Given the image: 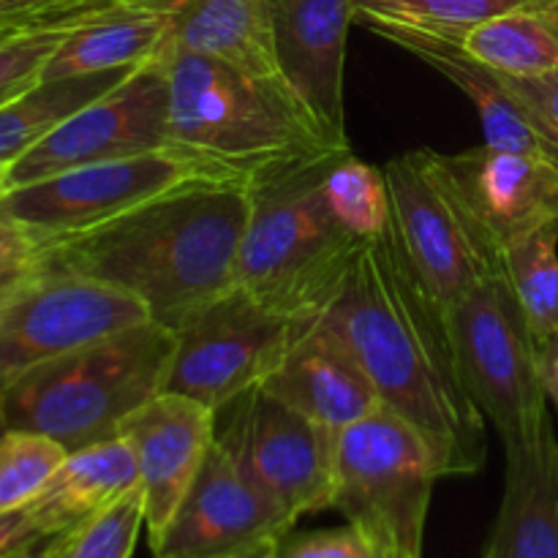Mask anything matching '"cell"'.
Returning <instances> with one entry per match:
<instances>
[{
  "mask_svg": "<svg viewBox=\"0 0 558 558\" xmlns=\"http://www.w3.org/2000/svg\"><path fill=\"white\" fill-rule=\"evenodd\" d=\"M319 319L354 354L381 403L425 436L441 477H469L483 469L485 414L461 379L447 314L392 223L360 245Z\"/></svg>",
  "mask_w": 558,
  "mask_h": 558,
  "instance_id": "6da1fadb",
  "label": "cell"
},
{
  "mask_svg": "<svg viewBox=\"0 0 558 558\" xmlns=\"http://www.w3.org/2000/svg\"><path fill=\"white\" fill-rule=\"evenodd\" d=\"M248 210V185H191L44 245L38 262L47 270L76 272L134 294L156 325L178 332L238 287Z\"/></svg>",
  "mask_w": 558,
  "mask_h": 558,
  "instance_id": "7a4b0ae2",
  "label": "cell"
},
{
  "mask_svg": "<svg viewBox=\"0 0 558 558\" xmlns=\"http://www.w3.org/2000/svg\"><path fill=\"white\" fill-rule=\"evenodd\" d=\"M174 145L210 158L240 183L316 158L336 145L287 80L243 74L221 60L163 44Z\"/></svg>",
  "mask_w": 558,
  "mask_h": 558,
  "instance_id": "3957f363",
  "label": "cell"
},
{
  "mask_svg": "<svg viewBox=\"0 0 558 558\" xmlns=\"http://www.w3.org/2000/svg\"><path fill=\"white\" fill-rule=\"evenodd\" d=\"M341 153L289 163L248 185L238 287L289 319L325 314L365 243L327 205L325 172Z\"/></svg>",
  "mask_w": 558,
  "mask_h": 558,
  "instance_id": "277c9868",
  "label": "cell"
},
{
  "mask_svg": "<svg viewBox=\"0 0 558 558\" xmlns=\"http://www.w3.org/2000/svg\"><path fill=\"white\" fill-rule=\"evenodd\" d=\"M174 330L142 322L104 341L36 365L0 390L9 430H27L74 452L120 436V425L163 392Z\"/></svg>",
  "mask_w": 558,
  "mask_h": 558,
  "instance_id": "5b68a950",
  "label": "cell"
},
{
  "mask_svg": "<svg viewBox=\"0 0 558 558\" xmlns=\"http://www.w3.org/2000/svg\"><path fill=\"white\" fill-rule=\"evenodd\" d=\"M439 477L425 436L398 412L379 407L336 436L332 510L374 548L423 558L425 518Z\"/></svg>",
  "mask_w": 558,
  "mask_h": 558,
  "instance_id": "8992f818",
  "label": "cell"
},
{
  "mask_svg": "<svg viewBox=\"0 0 558 558\" xmlns=\"http://www.w3.org/2000/svg\"><path fill=\"white\" fill-rule=\"evenodd\" d=\"M207 183L240 180L210 158L172 145L49 174L11 189L0 207L36 238L41 251L44 245L101 227L174 191Z\"/></svg>",
  "mask_w": 558,
  "mask_h": 558,
  "instance_id": "52a82bcc",
  "label": "cell"
},
{
  "mask_svg": "<svg viewBox=\"0 0 558 558\" xmlns=\"http://www.w3.org/2000/svg\"><path fill=\"white\" fill-rule=\"evenodd\" d=\"M447 325L463 385L505 447L537 439L550 425L543 349L505 270L474 289L447 316Z\"/></svg>",
  "mask_w": 558,
  "mask_h": 558,
  "instance_id": "ba28073f",
  "label": "cell"
},
{
  "mask_svg": "<svg viewBox=\"0 0 558 558\" xmlns=\"http://www.w3.org/2000/svg\"><path fill=\"white\" fill-rule=\"evenodd\" d=\"M381 174L392 229L428 292L450 316L474 289L505 270L501 248L463 202L441 153H401Z\"/></svg>",
  "mask_w": 558,
  "mask_h": 558,
  "instance_id": "9c48e42d",
  "label": "cell"
},
{
  "mask_svg": "<svg viewBox=\"0 0 558 558\" xmlns=\"http://www.w3.org/2000/svg\"><path fill=\"white\" fill-rule=\"evenodd\" d=\"M298 325L245 289H229L174 332L163 392L194 398L218 414L281 365Z\"/></svg>",
  "mask_w": 558,
  "mask_h": 558,
  "instance_id": "30bf717a",
  "label": "cell"
},
{
  "mask_svg": "<svg viewBox=\"0 0 558 558\" xmlns=\"http://www.w3.org/2000/svg\"><path fill=\"white\" fill-rule=\"evenodd\" d=\"M216 441L294 521L332 510L336 434L262 387L216 414Z\"/></svg>",
  "mask_w": 558,
  "mask_h": 558,
  "instance_id": "8fae6325",
  "label": "cell"
},
{
  "mask_svg": "<svg viewBox=\"0 0 558 558\" xmlns=\"http://www.w3.org/2000/svg\"><path fill=\"white\" fill-rule=\"evenodd\" d=\"M153 322L145 305L109 283L47 270L0 305V390L36 365Z\"/></svg>",
  "mask_w": 558,
  "mask_h": 558,
  "instance_id": "7c38bea8",
  "label": "cell"
},
{
  "mask_svg": "<svg viewBox=\"0 0 558 558\" xmlns=\"http://www.w3.org/2000/svg\"><path fill=\"white\" fill-rule=\"evenodd\" d=\"M172 145L167 71L156 54L11 163L9 185L20 189L65 169Z\"/></svg>",
  "mask_w": 558,
  "mask_h": 558,
  "instance_id": "4fadbf2b",
  "label": "cell"
},
{
  "mask_svg": "<svg viewBox=\"0 0 558 558\" xmlns=\"http://www.w3.org/2000/svg\"><path fill=\"white\" fill-rule=\"evenodd\" d=\"M294 523L298 521L251 483L227 450L213 441L194 485L150 550L156 558L272 554Z\"/></svg>",
  "mask_w": 558,
  "mask_h": 558,
  "instance_id": "5bb4252c",
  "label": "cell"
},
{
  "mask_svg": "<svg viewBox=\"0 0 558 558\" xmlns=\"http://www.w3.org/2000/svg\"><path fill=\"white\" fill-rule=\"evenodd\" d=\"M120 436L134 445L147 543L153 545L178 512L216 441V412L194 398L158 392L120 425Z\"/></svg>",
  "mask_w": 558,
  "mask_h": 558,
  "instance_id": "9a60e30c",
  "label": "cell"
},
{
  "mask_svg": "<svg viewBox=\"0 0 558 558\" xmlns=\"http://www.w3.org/2000/svg\"><path fill=\"white\" fill-rule=\"evenodd\" d=\"M447 174L501 251L526 234L558 227V163L480 145L441 153Z\"/></svg>",
  "mask_w": 558,
  "mask_h": 558,
  "instance_id": "2e32d148",
  "label": "cell"
},
{
  "mask_svg": "<svg viewBox=\"0 0 558 558\" xmlns=\"http://www.w3.org/2000/svg\"><path fill=\"white\" fill-rule=\"evenodd\" d=\"M278 65L336 145L349 147L343 63L352 0H267Z\"/></svg>",
  "mask_w": 558,
  "mask_h": 558,
  "instance_id": "e0dca14e",
  "label": "cell"
},
{
  "mask_svg": "<svg viewBox=\"0 0 558 558\" xmlns=\"http://www.w3.org/2000/svg\"><path fill=\"white\" fill-rule=\"evenodd\" d=\"M259 387L336 436L385 407L354 354L319 316L300 319L287 357Z\"/></svg>",
  "mask_w": 558,
  "mask_h": 558,
  "instance_id": "ac0fdd59",
  "label": "cell"
},
{
  "mask_svg": "<svg viewBox=\"0 0 558 558\" xmlns=\"http://www.w3.org/2000/svg\"><path fill=\"white\" fill-rule=\"evenodd\" d=\"M387 41L398 44L414 58L434 65L439 74L456 82L472 98L480 120H483L485 145L548 158V161L558 163V145L537 123V118L529 112L526 104L515 96L507 76L474 58L461 41L425 36V33H392V36H387Z\"/></svg>",
  "mask_w": 558,
  "mask_h": 558,
  "instance_id": "d6986e66",
  "label": "cell"
},
{
  "mask_svg": "<svg viewBox=\"0 0 558 558\" xmlns=\"http://www.w3.org/2000/svg\"><path fill=\"white\" fill-rule=\"evenodd\" d=\"M485 558H558V439L507 447L505 496Z\"/></svg>",
  "mask_w": 558,
  "mask_h": 558,
  "instance_id": "ffe728a7",
  "label": "cell"
},
{
  "mask_svg": "<svg viewBox=\"0 0 558 558\" xmlns=\"http://www.w3.org/2000/svg\"><path fill=\"white\" fill-rule=\"evenodd\" d=\"M167 47L221 60L262 80H287L267 0H178Z\"/></svg>",
  "mask_w": 558,
  "mask_h": 558,
  "instance_id": "44dd1931",
  "label": "cell"
},
{
  "mask_svg": "<svg viewBox=\"0 0 558 558\" xmlns=\"http://www.w3.org/2000/svg\"><path fill=\"white\" fill-rule=\"evenodd\" d=\"M134 488H140L134 445L125 436H114L69 452L27 507L49 539L107 510Z\"/></svg>",
  "mask_w": 558,
  "mask_h": 558,
  "instance_id": "7402d4cb",
  "label": "cell"
},
{
  "mask_svg": "<svg viewBox=\"0 0 558 558\" xmlns=\"http://www.w3.org/2000/svg\"><path fill=\"white\" fill-rule=\"evenodd\" d=\"M178 0H129L71 33L44 69V80L136 69L163 49Z\"/></svg>",
  "mask_w": 558,
  "mask_h": 558,
  "instance_id": "603a6c76",
  "label": "cell"
},
{
  "mask_svg": "<svg viewBox=\"0 0 558 558\" xmlns=\"http://www.w3.org/2000/svg\"><path fill=\"white\" fill-rule=\"evenodd\" d=\"M140 69V65H136ZM134 69L41 80L0 107V167H11L60 123L118 87Z\"/></svg>",
  "mask_w": 558,
  "mask_h": 558,
  "instance_id": "cb8c5ba5",
  "label": "cell"
},
{
  "mask_svg": "<svg viewBox=\"0 0 558 558\" xmlns=\"http://www.w3.org/2000/svg\"><path fill=\"white\" fill-rule=\"evenodd\" d=\"M463 47L507 76H539L558 69V0H526L472 27Z\"/></svg>",
  "mask_w": 558,
  "mask_h": 558,
  "instance_id": "d4e9b609",
  "label": "cell"
},
{
  "mask_svg": "<svg viewBox=\"0 0 558 558\" xmlns=\"http://www.w3.org/2000/svg\"><path fill=\"white\" fill-rule=\"evenodd\" d=\"M354 22L376 36L425 33L461 41L472 27L521 5V0H352Z\"/></svg>",
  "mask_w": 558,
  "mask_h": 558,
  "instance_id": "484cf974",
  "label": "cell"
},
{
  "mask_svg": "<svg viewBox=\"0 0 558 558\" xmlns=\"http://www.w3.org/2000/svg\"><path fill=\"white\" fill-rule=\"evenodd\" d=\"M505 276L539 349L558 332V227L526 234L501 251Z\"/></svg>",
  "mask_w": 558,
  "mask_h": 558,
  "instance_id": "4316f807",
  "label": "cell"
},
{
  "mask_svg": "<svg viewBox=\"0 0 558 558\" xmlns=\"http://www.w3.org/2000/svg\"><path fill=\"white\" fill-rule=\"evenodd\" d=\"M325 196L332 216L360 240L379 238L390 223V199L381 169L341 153L325 172Z\"/></svg>",
  "mask_w": 558,
  "mask_h": 558,
  "instance_id": "83f0119b",
  "label": "cell"
},
{
  "mask_svg": "<svg viewBox=\"0 0 558 558\" xmlns=\"http://www.w3.org/2000/svg\"><path fill=\"white\" fill-rule=\"evenodd\" d=\"M145 529V496L134 488L87 521L49 537V558H134Z\"/></svg>",
  "mask_w": 558,
  "mask_h": 558,
  "instance_id": "f1b7e54d",
  "label": "cell"
},
{
  "mask_svg": "<svg viewBox=\"0 0 558 558\" xmlns=\"http://www.w3.org/2000/svg\"><path fill=\"white\" fill-rule=\"evenodd\" d=\"M65 456L69 450L47 436L5 430L0 436V515L31 505Z\"/></svg>",
  "mask_w": 558,
  "mask_h": 558,
  "instance_id": "f546056e",
  "label": "cell"
},
{
  "mask_svg": "<svg viewBox=\"0 0 558 558\" xmlns=\"http://www.w3.org/2000/svg\"><path fill=\"white\" fill-rule=\"evenodd\" d=\"M74 31L36 33L0 44V107L44 80V69Z\"/></svg>",
  "mask_w": 558,
  "mask_h": 558,
  "instance_id": "4dcf8cb0",
  "label": "cell"
},
{
  "mask_svg": "<svg viewBox=\"0 0 558 558\" xmlns=\"http://www.w3.org/2000/svg\"><path fill=\"white\" fill-rule=\"evenodd\" d=\"M270 558H376L374 545L352 523L327 532L283 537Z\"/></svg>",
  "mask_w": 558,
  "mask_h": 558,
  "instance_id": "1f68e13d",
  "label": "cell"
},
{
  "mask_svg": "<svg viewBox=\"0 0 558 558\" xmlns=\"http://www.w3.org/2000/svg\"><path fill=\"white\" fill-rule=\"evenodd\" d=\"M507 82L558 145V69L539 76H507Z\"/></svg>",
  "mask_w": 558,
  "mask_h": 558,
  "instance_id": "d6a6232c",
  "label": "cell"
},
{
  "mask_svg": "<svg viewBox=\"0 0 558 558\" xmlns=\"http://www.w3.org/2000/svg\"><path fill=\"white\" fill-rule=\"evenodd\" d=\"M38 543H47V537L41 534L38 523L33 521L31 507L25 505L20 510L0 515V558L16 554V550L33 548Z\"/></svg>",
  "mask_w": 558,
  "mask_h": 558,
  "instance_id": "836d02e7",
  "label": "cell"
},
{
  "mask_svg": "<svg viewBox=\"0 0 558 558\" xmlns=\"http://www.w3.org/2000/svg\"><path fill=\"white\" fill-rule=\"evenodd\" d=\"M38 254V243L25 227L14 221L9 213L0 207V262L9 259H27Z\"/></svg>",
  "mask_w": 558,
  "mask_h": 558,
  "instance_id": "e575fe53",
  "label": "cell"
},
{
  "mask_svg": "<svg viewBox=\"0 0 558 558\" xmlns=\"http://www.w3.org/2000/svg\"><path fill=\"white\" fill-rule=\"evenodd\" d=\"M41 272V262L36 256H27V259H9L0 262V305L5 300L14 298L22 287L33 281V278Z\"/></svg>",
  "mask_w": 558,
  "mask_h": 558,
  "instance_id": "d590c367",
  "label": "cell"
},
{
  "mask_svg": "<svg viewBox=\"0 0 558 558\" xmlns=\"http://www.w3.org/2000/svg\"><path fill=\"white\" fill-rule=\"evenodd\" d=\"M543 385L545 396L558 412V332L548 343H543Z\"/></svg>",
  "mask_w": 558,
  "mask_h": 558,
  "instance_id": "8d00e7d4",
  "label": "cell"
},
{
  "mask_svg": "<svg viewBox=\"0 0 558 558\" xmlns=\"http://www.w3.org/2000/svg\"><path fill=\"white\" fill-rule=\"evenodd\" d=\"M47 543H49V539H47ZM47 543H38V545H33V548L16 550V554H9V556H3V558H49Z\"/></svg>",
  "mask_w": 558,
  "mask_h": 558,
  "instance_id": "74e56055",
  "label": "cell"
},
{
  "mask_svg": "<svg viewBox=\"0 0 558 558\" xmlns=\"http://www.w3.org/2000/svg\"><path fill=\"white\" fill-rule=\"evenodd\" d=\"M374 550H376V558H412V556L401 554V550H396V548H374Z\"/></svg>",
  "mask_w": 558,
  "mask_h": 558,
  "instance_id": "f35d334b",
  "label": "cell"
},
{
  "mask_svg": "<svg viewBox=\"0 0 558 558\" xmlns=\"http://www.w3.org/2000/svg\"><path fill=\"white\" fill-rule=\"evenodd\" d=\"M11 191V185H9V167H0V199H3L5 194H9Z\"/></svg>",
  "mask_w": 558,
  "mask_h": 558,
  "instance_id": "ab89813d",
  "label": "cell"
},
{
  "mask_svg": "<svg viewBox=\"0 0 558 558\" xmlns=\"http://www.w3.org/2000/svg\"><path fill=\"white\" fill-rule=\"evenodd\" d=\"M9 430V425H5V414H3V403H0V436Z\"/></svg>",
  "mask_w": 558,
  "mask_h": 558,
  "instance_id": "60d3db41",
  "label": "cell"
},
{
  "mask_svg": "<svg viewBox=\"0 0 558 558\" xmlns=\"http://www.w3.org/2000/svg\"><path fill=\"white\" fill-rule=\"evenodd\" d=\"M272 554H259V556H243V558H270Z\"/></svg>",
  "mask_w": 558,
  "mask_h": 558,
  "instance_id": "b9f144b4",
  "label": "cell"
},
{
  "mask_svg": "<svg viewBox=\"0 0 558 558\" xmlns=\"http://www.w3.org/2000/svg\"><path fill=\"white\" fill-rule=\"evenodd\" d=\"M521 3H526V0H521Z\"/></svg>",
  "mask_w": 558,
  "mask_h": 558,
  "instance_id": "7bdbcfd3",
  "label": "cell"
}]
</instances>
